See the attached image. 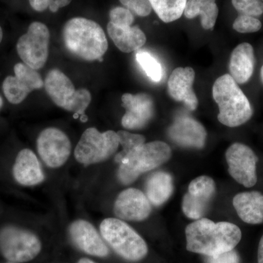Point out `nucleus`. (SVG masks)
<instances>
[{
  "label": "nucleus",
  "instance_id": "f257e3e1",
  "mask_svg": "<svg viewBox=\"0 0 263 263\" xmlns=\"http://www.w3.org/2000/svg\"><path fill=\"white\" fill-rule=\"evenodd\" d=\"M241 236L240 228L233 223H215L202 218L186 227V249L212 257L234 249Z\"/></svg>",
  "mask_w": 263,
  "mask_h": 263
},
{
  "label": "nucleus",
  "instance_id": "f03ea898",
  "mask_svg": "<svg viewBox=\"0 0 263 263\" xmlns=\"http://www.w3.org/2000/svg\"><path fill=\"white\" fill-rule=\"evenodd\" d=\"M62 39L67 51L85 61H103L108 48L101 26L82 17L71 18L65 24Z\"/></svg>",
  "mask_w": 263,
  "mask_h": 263
},
{
  "label": "nucleus",
  "instance_id": "7ed1b4c3",
  "mask_svg": "<svg viewBox=\"0 0 263 263\" xmlns=\"http://www.w3.org/2000/svg\"><path fill=\"white\" fill-rule=\"evenodd\" d=\"M213 98L219 108L218 120L229 127H236L248 122L253 114L245 93L230 74L216 79L213 86Z\"/></svg>",
  "mask_w": 263,
  "mask_h": 263
},
{
  "label": "nucleus",
  "instance_id": "20e7f679",
  "mask_svg": "<svg viewBox=\"0 0 263 263\" xmlns=\"http://www.w3.org/2000/svg\"><path fill=\"white\" fill-rule=\"evenodd\" d=\"M171 157V148L167 143L162 141L145 143L123 159L118 170V179L122 184H131L141 174L165 163Z\"/></svg>",
  "mask_w": 263,
  "mask_h": 263
},
{
  "label": "nucleus",
  "instance_id": "39448f33",
  "mask_svg": "<svg viewBox=\"0 0 263 263\" xmlns=\"http://www.w3.org/2000/svg\"><path fill=\"white\" fill-rule=\"evenodd\" d=\"M100 230L105 241L122 258L137 262L144 258L148 253L145 240L122 219H104Z\"/></svg>",
  "mask_w": 263,
  "mask_h": 263
},
{
  "label": "nucleus",
  "instance_id": "423d86ee",
  "mask_svg": "<svg viewBox=\"0 0 263 263\" xmlns=\"http://www.w3.org/2000/svg\"><path fill=\"white\" fill-rule=\"evenodd\" d=\"M45 89L57 106L69 112L84 114L91 101L89 90L76 89L70 79L58 69L48 72L44 81Z\"/></svg>",
  "mask_w": 263,
  "mask_h": 263
},
{
  "label": "nucleus",
  "instance_id": "0eeeda50",
  "mask_svg": "<svg viewBox=\"0 0 263 263\" xmlns=\"http://www.w3.org/2000/svg\"><path fill=\"white\" fill-rule=\"evenodd\" d=\"M117 133L108 130L101 133L96 128L90 127L84 131L76 147V160L88 166L108 160L119 148Z\"/></svg>",
  "mask_w": 263,
  "mask_h": 263
},
{
  "label": "nucleus",
  "instance_id": "6e6552de",
  "mask_svg": "<svg viewBox=\"0 0 263 263\" xmlns=\"http://www.w3.org/2000/svg\"><path fill=\"white\" fill-rule=\"evenodd\" d=\"M0 251L12 262H29L41 252V242L31 232L8 227L0 231Z\"/></svg>",
  "mask_w": 263,
  "mask_h": 263
},
{
  "label": "nucleus",
  "instance_id": "1a4fd4ad",
  "mask_svg": "<svg viewBox=\"0 0 263 263\" xmlns=\"http://www.w3.org/2000/svg\"><path fill=\"white\" fill-rule=\"evenodd\" d=\"M50 32L47 26L41 22H32L27 33L19 38L17 52L24 64L34 70H40L47 62Z\"/></svg>",
  "mask_w": 263,
  "mask_h": 263
},
{
  "label": "nucleus",
  "instance_id": "9d476101",
  "mask_svg": "<svg viewBox=\"0 0 263 263\" xmlns=\"http://www.w3.org/2000/svg\"><path fill=\"white\" fill-rule=\"evenodd\" d=\"M37 148L43 162L51 168H57L68 160L72 145L64 132L58 128L48 127L40 133Z\"/></svg>",
  "mask_w": 263,
  "mask_h": 263
},
{
  "label": "nucleus",
  "instance_id": "9b49d317",
  "mask_svg": "<svg viewBox=\"0 0 263 263\" xmlns=\"http://www.w3.org/2000/svg\"><path fill=\"white\" fill-rule=\"evenodd\" d=\"M228 171L232 177L246 187H252L257 181V156L249 146L233 143L226 152Z\"/></svg>",
  "mask_w": 263,
  "mask_h": 263
},
{
  "label": "nucleus",
  "instance_id": "f8f14e48",
  "mask_svg": "<svg viewBox=\"0 0 263 263\" xmlns=\"http://www.w3.org/2000/svg\"><path fill=\"white\" fill-rule=\"evenodd\" d=\"M214 180L206 176H199L189 185L188 192L183 197V214L192 219H201L206 212L215 194Z\"/></svg>",
  "mask_w": 263,
  "mask_h": 263
},
{
  "label": "nucleus",
  "instance_id": "ddd939ff",
  "mask_svg": "<svg viewBox=\"0 0 263 263\" xmlns=\"http://www.w3.org/2000/svg\"><path fill=\"white\" fill-rule=\"evenodd\" d=\"M122 106L126 110L122 119V125L126 129H142L153 117L155 105L149 95L126 93L122 95Z\"/></svg>",
  "mask_w": 263,
  "mask_h": 263
},
{
  "label": "nucleus",
  "instance_id": "4468645a",
  "mask_svg": "<svg viewBox=\"0 0 263 263\" xmlns=\"http://www.w3.org/2000/svg\"><path fill=\"white\" fill-rule=\"evenodd\" d=\"M114 212L118 219L125 221L145 220L152 212V204L144 193L129 188L118 195Z\"/></svg>",
  "mask_w": 263,
  "mask_h": 263
},
{
  "label": "nucleus",
  "instance_id": "2eb2a0df",
  "mask_svg": "<svg viewBox=\"0 0 263 263\" xmlns=\"http://www.w3.org/2000/svg\"><path fill=\"white\" fill-rule=\"evenodd\" d=\"M69 233L74 245L85 253L100 257L108 255L109 249L103 237L89 221L84 219L73 221Z\"/></svg>",
  "mask_w": 263,
  "mask_h": 263
},
{
  "label": "nucleus",
  "instance_id": "dca6fc26",
  "mask_svg": "<svg viewBox=\"0 0 263 263\" xmlns=\"http://www.w3.org/2000/svg\"><path fill=\"white\" fill-rule=\"evenodd\" d=\"M168 136L176 144L187 148H202L207 133L205 128L193 118L181 116L175 119L168 129Z\"/></svg>",
  "mask_w": 263,
  "mask_h": 263
},
{
  "label": "nucleus",
  "instance_id": "f3484780",
  "mask_svg": "<svg viewBox=\"0 0 263 263\" xmlns=\"http://www.w3.org/2000/svg\"><path fill=\"white\" fill-rule=\"evenodd\" d=\"M195 71L192 67H178L170 76L168 93L178 102H183L189 109L195 110L198 105V100L193 89Z\"/></svg>",
  "mask_w": 263,
  "mask_h": 263
},
{
  "label": "nucleus",
  "instance_id": "a211bd4d",
  "mask_svg": "<svg viewBox=\"0 0 263 263\" xmlns=\"http://www.w3.org/2000/svg\"><path fill=\"white\" fill-rule=\"evenodd\" d=\"M13 173L15 181L23 186H35L45 179L37 156L28 148L21 151L17 155Z\"/></svg>",
  "mask_w": 263,
  "mask_h": 263
},
{
  "label": "nucleus",
  "instance_id": "6ab92c4d",
  "mask_svg": "<svg viewBox=\"0 0 263 263\" xmlns=\"http://www.w3.org/2000/svg\"><path fill=\"white\" fill-rule=\"evenodd\" d=\"M254 53L253 47L248 43L238 45L230 57V75L237 84H245L254 72Z\"/></svg>",
  "mask_w": 263,
  "mask_h": 263
},
{
  "label": "nucleus",
  "instance_id": "aec40b11",
  "mask_svg": "<svg viewBox=\"0 0 263 263\" xmlns=\"http://www.w3.org/2000/svg\"><path fill=\"white\" fill-rule=\"evenodd\" d=\"M233 206L238 216L250 224L263 223V195L259 192H247L235 195Z\"/></svg>",
  "mask_w": 263,
  "mask_h": 263
},
{
  "label": "nucleus",
  "instance_id": "412c9836",
  "mask_svg": "<svg viewBox=\"0 0 263 263\" xmlns=\"http://www.w3.org/2000/svg\"><path fill=\"white\" fill-rule=\"evenodd\" d=\"M107 31L112 41L121 51H138L146 42V34L139 27H119L109 22Z\"/></svg>",
  "mask_w": 263,
  "mask_h": 263
},
{
  "label": "nucleus",
  "instance_id": "4be33fe9",
  "mask_svg": "<svg viewBox=\"0 0 263 263\" xmlns=\"http://www.w3.org/2000/svg\"><path fill=\"white\" fill-rule=\"evenodd\" d=\"M174 192L172 176L163 171L151 175L146 183V195L151 204L160 206L167 201Z\"/></svg>",
  "mask_w": 263,
  "mask_h": 263
},
{
  "label": "nucleus",
  "instance_id": "5701e85b",
  "mask_svg": "<svg viewBox=\"0 0 263 263\" xmlns=\"http://www.w3.org/2000/svg\"><path fill=\"white\" fill-rule=\"evenodd\" d=\"M183 14L189 19L200 15L202 28L209 30L215 25L219 8L216 0H187Z\"/></svg>",
  "mask_w": 263,
  "mask_h": 263
},
{
  "label": "nucleus",
  "instance_id": "b1692460",
  "mask_svg": "<svg viewBox=\"0 0 263 263\" xmlns=\"http://www.w3.org/2000/svg\"><path fill=\"white\" fill-rule=\"evenodd\" d=\"M187 0H149L152 9L164 23L181 18Z\"/></svg>",
  "mask_w": 263,
  "mask_h": 263
},
{
  "label": "nucleus",
  "instance_id": "393cba45",
  "mask_svg": "<svg viewBox=\"0 0 263 263\" xmlns=\"http://www.w3.org/2000/svg\"><path fill=\"white\" fill-rule=\"evenodd\" d=\"M3 90L7 100L14 105L22 103L31 93L22 81L12 76H8L3 81Z\"/></svg>",
  "mask_w": 263,
  "mask_h": 263
},
{
  "label": "nucleus",
  "instance_id": "a878e982",
  "mask_svg": "<svg viewBox=\"0 0 263 263\" xmlns=\"http://www.w3.org/2000/svg\"><path fill=\"white\" fill-rule=\"evenodd\" d=\"M136 60L151 80L157 83L162 80V65L152 53L144 50H138Z\"/></svg>",
  "mask_w": 263,
  "mask_h": 263
},
{
  "label": "nucleus",
  "instance_id": "bb28decb",
  "mask_svg": "<svg viewBox=\"0 0 263 263\" xmlns=\"http://www.w3.org/2000/svg\"><path fill=\"white\" fill-rule=\"evenodd\" d=\"M15 77L22 81L24 86L32 92L34 90L42 89L44 81L39 72L24 63H18L14 66Z\"/></svg>",
  "mask_w": 263,
  "mask_h": 263
},
{
  "label": "nucleus",
  "instance_id": "cd10ccee",
  "mask_svg": "<svg viewBox=\"0 0 263 263\" xmlns=\"http://www.w3.org/2000/svg\"><path fill=\"white\" fill-rule=\"evenodd\" d=\"M119 136V145L122 146L123 150L116 156L115 160L117 163L120 164L123 159L129 155L133 150L138 147L144 144L146 138L141 135L133 134L127 131L120 130L117 133Z\"/></svg>",
  "mask_w": 263,
  "mask_h": 263
},
{
  "label": "nucleus",
  "instance_id": "c85d7f7f",
  "mask_svg": "<svg viewBox=\"0 0 263 263\" xmlns=\"http://www.w3.org/2000/svg\"><path fill=\"white\" fill-rule=\"evenodd\" d=\"M232 4L240 15L258 17L263 13L262 0H232Z\"/></svg>",
  "mask_w": 263,
  "mask_h": 263
},
{
  "label": "nucleus",
  "instance_id": "c756f323",
  "mask_svg": "<svg viewBox=\"0 0 263 263\" xmlns=\"http://www.w3.org/2000/svg\"><path fill=\"white\" fill-rule=\"evenodd\" d=\"M233 27L239 33H253L258 32L262 27V23L255 17L239 14L233 22Z\"/></svg>",
  "mask_w": 263,
  "mask_h": 263
},
{
  "label": "nucleus",
  "instance_id": "7c9ffc66",
  "mask_svg": "<svg viewBox=\"0 0 263 263\" xmlns=\"http://www.w3.org/2000/svg\"><path fill=\"white\" fill-rule=\"evenodd\" d=\"M110 22L119 27H131L135 18L130 10L122 7H116L109 13Z\"/></svg>",
  "mask_w": 263,
  "mask_h": 263
},
{
  "label": "nucleus",
  "instance_id": "2f4dec72",
  "mask_svg": "<svg viewBox=\"0 0 263 263\" xmlns=\"http://www.w3.org/2000/svg\"><path fill=\"white\" fill-rule=\"evenodd\" d=\"M31 7L37 12H43L49 9L52 13H56L60 8L70 5L72 0H29Z\"/></svg>",
  "mask_w": 263,
  "mask_h": 263
},
{
  "label": "nucleus",
  "instance_id": "473e14b6",
  "mask_svg": "<svg viewBox=\"0 0 263 263\" xmlns=\"http://www.w3.org/2000/svg\"><path fill=\"white\" fill-rule=\"evenodd\" d=\"M127 9L141 17L148 16L152 7L149 0H119Z\"/></svg>",
  "mask_w": 263,
  "mask_h": 263
},
{
  "label": "nucleus",
  "instance_id": "72a5a7b5",
  "mask_svg": "<svg viewBox=\"0 0 263 263\" xmlns=\"http://www.w3.org/2000/svg\"><path fill=\"white\" fill-rule=\"evenodd\" d=\"M206 263H240V258L238 253L233 249L218 255L207 257Z\"/></svg>",
  "mask_w": 263,
  "mask_h": 263
},
{
  "label": "nucleus",
  "instance_id": "f704fd0d",
  "mask_svg": "<svg viewBox=\"0 0 263 263\" xmlns=\"http://www.w3.org/2000/svg\"><path fill=\"white\" fill-rule=\"evenodd\" d=\"M258 263H263V235L258 247Z\"/></svg>",
  "mask_w": 263,
  "mask_h": 263
},
{
  "label": "nucleus",
  "instance_id": "c9c22d12",
  "mask_svg": "<svg viewBox=\"0 0 263 263\" xmlns=\"http://www.w3.org/2000/svg\"><path fill=\"white\" fill-rule=\"evenodd\" d=\"M78 263H96L94 261L91 260V259L87 258H82L78 262Z\"/></svg>",
  "mask_w": 263,
  "mask_h": 263
},
{
  "label": "nucleus",
  "instance_id": "e433bc0d",
  "mask_svg": "<svg viewBox=\"0 0 263 263\" xmlns=\"http://www.w3.org/2000/svg\"><path fill=\"white\" fill-rule=\"evenodd\" d=\"M3 29H2L1 27H0V43H1L2 41H3Z\"/></svg>",
  "mask_w": 263,
  "mask_h": 263
},
{
  "label": "nucleus",
  "instance_id": "4c0bfd02",
  "mask_svg": "<svg viewBox=\"0 0 263 263\" xmlns=\"http://www.w3.org/2000/svg\"><path fill=\"white\" fill-rule=\"evenodd\" d=\"M3 98H2V97L0 96V110H1L2 107H3Z\"/></svg>",
  "mask_w": 263,
  "mask_h": 263
},
{
  "label": "nucleus",
  "instance_id": "58836bf2",
  "mask_svg": "<svg viewBox=\"0 0 263 263\" xmlns=\"http://www.w3.org/2000/svg\"><path fill=\"white\" fill-rule=\"evenodd\" d=\"M260 76H261V79H262V81L263 82V65L262 67V68H261Z\"/></svg>",
  "mask_w": 263,
  "mask_h": 263
},
{
  "label": "nucleus",
  "instance_id": "ea45409f",
  "mask_svg": "<svg viewBox=\"0 0 263 263\" xmlns=\"http://www.w3.org/2000/svg\"><path fill=\"white\" fill-rule=\"evenodd\" d=\"M262 1L263 2V0H262Z\"/></svg>",
  "mask_w": 263,
  "mask_h": 263
}]
</instances>
